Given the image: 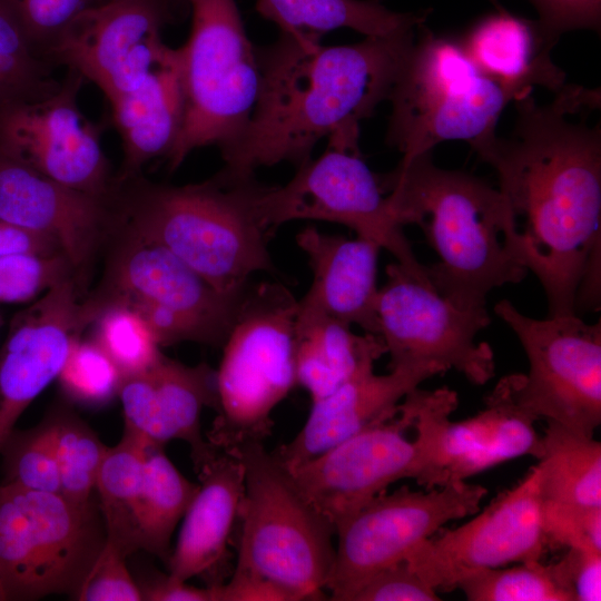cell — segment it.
I'll list each match as a JSON object with an SVG mask.
<instances>
[{
  "label": "cell",
  "mask_w": 601,
  "mask_h": 601,
  "mask_svg": "<svg viewBox=\"0 0 601 601\" xmlns=\"http://www.w3.org/2000/svg\"><path fill=\"white\" fill-rule=\"evenodd\" d=\"M600 89L564 85L551 102L515 100L509 138L487 161L496 171L515 258L541 283L549 315L599 308L601 124L571 120L600 107Z\"/></svg>",
  "instance_id": "obj_1"
},
{
  "label": "cell",
  "mask_w": 601,
  "mask_h": 601,
  "mask_svg": "<svg viewBox=\"0 0 601 601\" xmlns=\"http://www.w3.org/2000/svg\"><path fill=\"white\" fill-rule=\"evenodd\" d=\"M415 30L342 46L280 32L255 48L257 99L238 138L219 149L224 168L240 175L279 162L297 168L323 138H359L361 121L387 100Z\"/></svg>",
  "instance_id": "obj_2"
},
{
  "label": "cell",
  "mask_w": 601,
  "mask_h": 601,
  "mask_svg": "<svg viewBox=\"0 0 601 601\" xmlns=\"http://www.w3.org/2000/svg\"><path fill=\"white\" fill-rule=\"evenodd\" d=\"M377 176L396 221L420 226L437 254L426 275L452 303L486 308L490 292L526 276L509 244L506 204L499 188L436 166L432 151L401 158L392 171Z\"/></svg>",
  "instance_id": "obj_3"
},
{
  "label": "cell",
  "mask_w": 601,
  "mask_h": 601,
  "mask_svg": "<svg viewBox=\"0 0 601 601\" xmlns=\"http://www.w3.org/2000/svg\"><path fill=\"white\" fill-rule=\"evenodd\" d=\"M254 175L223 168L211 178L184 186L118 181L125 226L174 254L211 286L243 292L258 272L275 270L262 224Z\"/></svg>",
  "instance_id": "obj_4"
},
{
  "label": "cell",
  "mask_w": 601,
  "mask_h": 601,
  "mask_svg": "<svg viewBox=\"0 0 601 601\" xmlns=\"http://www.w3.org/2000/svg\"><path fill=\"white\" fill-rule=\"evenodd\" d=\"M417 30L387 98L386 144L408 159L461 140L487 162L511 95L477 69L459 39L435 35L425 23Z\"/></svg>",
  "instance_id": "obj_5"
},
{
  "label": "cell",
  "mask_w": 601,
  "mask_h": 601,
  "mask_svg": "<svg viewBox=\"0 0 601 601\" xmlns=\"http://www.w3.org/2000/svg\"><path fill=\"white\" fill-rule=\"evenodd\" d=\"M297 308L279 283L246 287L216 371L217 414L206 439L218 452L233 453L272 434V412L297 385Z\"/></svg>",
  "instance_id": "obj_6"
},
{
  "label": "cell",
  "mask_w": 601,
  "mask_h": 601,
  "mask_svg": "<svg viewBox=\"0 0 601 601\" xmlns=\"http://www.w3.org/2000/svg\"><path fill=\"white\" fill-rule=\"evenodd\" d=\"M244 466L237 570L272 580L297 599H325L334 559V526L299 491L264 442L233 452Z\"/></svg>",
  "instance_id": "obj_7"
},
{
  "label": "cell",
  "mask_w": 601,
  "mask_h": 601,
  "mask_svg": "<svg viewBox=\"0 0 601 601\" xmlns=\"http://www.w3.org/2000/svg\"><path fill=\"white\" fill-rule=\"evenodd\" d=\"M107 540L98 500L0 484V600L76 599Z\"/></svg>",
  "instance_id": "obj_8"
},
{
  "label": "cell",
  "mask_w": 601,
  "mask_h": 601,
  "mask_svg": "<svg viewBox=\"0 0 601 601\" xmlns=\"http://www.w3.org/2000/svg\"><path fill=\"white\" fill-rule=\"evenodd\" d=\"M191 28L178 48L184 120L168 156L177 169L195 149L233 142L246 127L258 93L256 50L236 0H187Z\"/></svg>",
  "instance_id": "obj_9"
},
{
  "label": "cell",
  "mask_w": 601,
  "mask_h": 601,
  "mask_svg": "<svg viewBox=\"0 0 601 601\" xmlns=\"http://www.w3.org/2000/svg\"><path fill=\"white\" fill-rule=\"evenodd\" d=\"M120 240L88 303L96 315L121 305L139 315L160 346L195 342L223 346L245 289L226 294L162 246L120 223ZM248 286V285H247Z\"/></svg>",
  "instance_id": "obj_10"
},
{
  "label": "cell",
  "mask_w": 601,
  "mask_h": 601,
  "mask_svg": "<svg viewBox=\"0 0 601 601\" xmlns=\"http://www.w3.org/2000/svg\"><path fill=\"white\" fill-rule=\"evenodd\" d=\"M518 374L503 376L484 397V408L452 422L457 393L447 386L433 391L416 387L402 405L416 435L414 480L427 489L466 481L495 465L523 455L540 459L539 420L519 402Z\"/></svg>",
  "instance_id": "obj_11"
},
{
  "label": "cell",
  "mask_w": 601,
  "mask_h": 601,
  "mask_svg": "<svg viewBox=\"0 0 601 601\" xmlns=\"http://www.w3.org/2000/svg\"><path fill=\"white\" fill-rule=\"evenodd\" d=\"M296 169L287 184H263L260 188L258 210L269 235L280 225L295 220L341 224L357 237L393 254L417 278L430 282L426 266L413 254L403 227L390 209L378 176L362 158L359 147L327 139V148L318 158Z\"/></svg>",
  "instance_id": "obj_12"
},
{
  "label": "cell",
  "mask_w": 601,
  "mask_h": 601,
  "mask_svg": "<svg viewBox=\"0 0 601 601\" xmlns=\"http://www.w3.org/2000/svg\"><path fill=\"white\" fill-rule=\"evenodd\" d=\"M494 313L519 338L529 373L518 374L521 405L538 418L593 437L601 423V324L578 314L529 317L502 299Z\"/></svg>",
  "instance_id": "obj_13"
},
{
  "label": "cell",
  "mask_w": 601,
  "mask_h": 601,
  "mask_svg": "<svg viewBox=\"0 0 601 601\" xmlns=\"http://www.w3.org/2000/svg\"><path fill=\"white\" fill-rule=\"evenodd\" d=\"M487 489L466 481L426 491L403 485L381 493L335 531L337 545L326 589L331 600L348 597L373 574L405 560L447 522L474 515Z\"/></svg>",
  "instance_id": "obj_14"
},
{
  "label": "cell",
  "mask_w": 601,
  "mask_h": 601,
  "mask_svg": "<svg viewBox=\"0 0 601 601\" xmlns=\"http://www.w3.org/2000/svg\"><path fill=\"white\" fill-rule=\"evenodd\" d=\"M386 277L378 288L376 312L378 336L391 367L453 368L475 385L494 377L492 347L476 341L477 333L491 323L486 308L459 307L397 262L387 265Z\"/></svg>",
  "instance_id": "obj_15"
},
{
  "label": "cell",
  "mask_w": 601,
  "mask_h": 601,
  "mask_svg": "<svg viewBox=\"0 0 601 601\" xmlns=\"http://www.w3.org/2000/svg\"><path fill=\"white\" fill-rule=\"evenodd\" d=\"M474 515L461 526H443L405 558L434 590L452 591L476 571L542 560L550 548L538 465Z\"/></svg>",
  "instance_id": "obj_16"
},
{
  "label": "cell",
  "mask_w": 601,
  "mask_h": 601,
  "mask_svg": "<svg viewBox=\"0 0 601 601\" xmlns=\"http://www.w3.org/2000/svg\"><path fill=\"white\" fill-rule=\"evenodd\" d=\"M83 78L68 69L51 95L0 110V154L65 186L99 196L117 190L102 127L79 108Z\"/></svg>",
  "instance_id": "obj_17"
},
{
  "label": "cell",
  "mask_w": 601,
  "mask_h": 601,
  "mask_svg": "<svg viewBox=\"0 0 601 601\" xmlns=\"http://www.w3.org/2000/svg\"><path fill=\"white\" fill-rule=\"evenodd\" d=\"M169 0H102L82 12L50 56L95 83L108 102L137 89L169 48L161 30Z\"/></svg>",
  "instance_id": "obj_18"
},
{
  "label": "cell",
  "mask_w": 601,
  "mask_h": 601,
  "mask_svg": "<svg viewBox=\"0 0 601 601\" xmlns=\"http://www.w3.org/2000/svg\"><path fill=\"white\" fill-rule=\"evenodd\" d=\"M410 427L412 418L400 403L394 414L287 471L336 531L391 484L414 477L416 450L406 437Z\"/></svg>",
  "instance_id": "obj_19"
},
{
  "label": "cell",
  "mask_w": 601,
  "mask_h": 601,
  "mask_svg": "<svg viewBox=\"0 0 601 601\" xmlns=\"http://www.w3.org/2000/svg\"><path fill=\"white\" fill-rule=\"evenodd\" d=\"M95 315L70 276L11 319L0 348V449L29 404L58 377Z\"/></svg>",
  "instance_id": "obj_20"
},
{
  "label": "cell",
  "mask_w": 601,
  "mask_h": 601,
  "mask_svg": "<svg viewBox=\"0 0 601 601\" xmlns=\"http://www.w3.org/2000/svg\"><path fill=\"white\" fill-rule=\"evenodd\" d=\"M0 218L52 238L78 274L121 223L117 191H81L0 154Z\"/></svg>",
  "instance_id": "obj_21"
},
{
  "label": "cell",
  "mask_w": 601,
  "mask_h": 601,
  "mask_svg": "<svg viewBox=\"0 0 601 601\" xmlns=\"http://www.w3.org/2000/svg\"><path fill=\"white\" fill-rule=\"evenodd\" d=\"M118 396L125 427L161 446L186 442L196 472L217 454L200 425L203 410L218 404L216 371L206 363L188 366L162 354L148 371L125 377Z\"/></svg>",
  "instance_id": "obj_22"
},
{
  "label": "cell",
  "mask_w": 601,
  "mask_h": 601,
  "mask_svg": "<svg viewBox=\"0 0 601 601\" xmlns=\"http://www.w3.org/2000/svg\"><path fill=\"white\" fill-rule=\"evenodd\" d=\"M444 373L435 365H396L387 374H376L374 365L366 366L329 395L312 402L300 431L273 453L286 469L307 462L394 414L410 392Z\"/></svg>",
  "instance_id": "obj_23"
},
{
  "label": "cell",
  "mask_w": 601,
  "mask_h": 601,
  "mask_svg": "<svg viewBox=\"0 0 601 601\" xmlns=\"http://www.w3.org/2000/svg\"><path fill=\"white\" fill-rule=\"evenodd\" d=\"M296 243L313 274L297 315L325 317L378 335L380 246L361 237L325 234L314 226L300 230Z\"/></svg>",
  "instance_id": "obj_24"
},
{
  "label": "cell",
  "mask_w": 601,
  "mask_h": 601,
  "mask_svg": "<svg viewBox=\"0 0 601 601\" xmlns=\"http://www.w3.org/2000/svg\"><path fill=\"white\" fill-rule=\"evenodd\" d=\"M198 491L184 514L168 575L179 581L205 577L225 582L224 569L244 496V466L233 453L217 452L197 472Z\"/></svg>",
  "instance_id": "obj_25"
},
{
  "label": "cell",
  "mask_w": 601,
  "mask_h": 601,
  "mask_svg": "<svg viewBox=\"0 0 601 601\" xmlns=\"http://www.w3.org/2000/svg\"><path fill=\"white\" fill-rule=\"evenodd\" d=\"M459 42L477 69L505 89L513 101L532 93L534 87L555 93L565 85V72L551 56L558 41L536 19L495 9L475 21Z\"/></svg>",
  "instance_id": "obj_26"
},
{
  "label": "cell",
  "mask_w": 601,
  "mask_h": 601,
  "mask_svg": "<svg viewBox=\"0 0 601 601\" xmlns=\"http://www.w3.org/2000/svg\"><path fill=\"white\" fill-rule=\"evenodd\" d=\"M109 106L124 151L116 180L139 176L144 165L155 158L167 159L184 120L179 49L169 48L137 89L116 98Z\"/></svg>",
  "instance_id": "obj_27"
},
{
  "label": "cell",
  "mask_w": 601,
  "mask_h": 601,
  "mask_svg": "<svg viewBox=\"0 0 601 601\" xmlns=\"http://www.w3.org/2000/svg\"><path fill=\"white\" fill-rule=\"evenodd\" d=\"M383 354L386 348L378 335H358L351 326L325 317L296 316V384L308 392L312 402L375 365Z\"/></svg>",
  "instance_id": "obj_28"
},
{
  "label": "cell",
  "mask_w": 601,
  "mask_h": 601,
  "mask_svg": "<svg viewBox=\"0 0 601 601\" xmlns=\"http://www.w3.org/2000/svg\"><path fill=\"white\" fill-rule=\"evenodd\" d=\"M255 9L280 32L321 38L348 28L365 35L387 36L425 23L430 10L397 12L377 0H256Z\"/></svg>",
  "instance_id": "obj_29"
},
{
  "label": "cell",
  "mask_w": 601,
  "mask_h": 601,
  "mask_svg": "<svg viewBox=\"0 0 601 601\" xmlns=\"http://www.w3.org/2000/svg\"><path fill=\"white\" fill-rule=\"evenodd\" d=\"M146 446V440L125 427L120 441L108 447L96 481L106 541L127 558L140 550L138 505Z\"/></svg>",
  "instance_id": "obj_30"
},
{
  "label": "cell",
  "mask_w": 601,
  "mask_h": 601,
  "mask_svg": "<svg viewBox=\"0 0 601 601\" xmlns=\"http://www.w3.org/2000/svg\"><path fill=\"white\" fill-rule=\"evenodd\" d=\"M538 460L545 502L601 508V444L546 421Z\"/></svg>",
  "instance_id": "obj_31"
},
{
  "label": "cell",
  "mask_w": 601,
  "mask_h": 601,
  "mask_svg": "<svg viewBox=\"0 0 601 601\" xmlns=\"http://www.w3.org/2000/svg\"><path fill=\"white\" fill-rule=\"evenodd\" d=\"M198 486L173 464L164 446L147 442L138 505L140 550L168 562L171 535Z\"/></svg>",
  "instance_id": "obj_32"
},
{
  "label": "cell",
  "mask_w": 601,
  "mask_h": 601,
  "mask_svg": "<svg viewBox=\"0 0 601 601\" xmlns=\"http://www.w3.org/2000/svg\"><path fill=\"white\" fill-rule=\"evenodd\" d=\"M456 589L469 601H575L568 552L553 563L528 561L476 571Z\"/></svg>",
  "instance_id": "obj_33"
},
{
  "label": "cell",
  "mask_w": 601,
  "mask_h": 601,
  "mask_svg": "<svg viewBox=\"0 0 601 601\" xmlns=\"http://www.w3.org/2000/svg\"><path fill=\"white\" fill-rule=\"evenodd\" d=\"M59 469L60 493L75 503L93 499L96 481L108 447L77 414L63 407L45 417Z\"/></svg>",
  "instance_id": "obj_34"
},
{
  "label": "cell",
  "mask_w": 601,
  "mask_h": 601,
  "mask_svg": "<svg viewBox=\"0 0 601 601\" xmlns=\"http://www.w3.org/2000/svg\"><path fill=\"white\" fill-rule=\"evenodd\" d=\"M37 56L0 3V110L51 95L61 80Z\"/></svg>",
  "instance_id": "obj_35"
},
{
  "label": "cell",
  "mask_w": 601,
  "mask_h": 601,
  "mask_svg": "<svg viewBox=\"0 0 601 601\" xmlns=\"http://www.w3.org/2000/svg\"><path fill=\"white\" fill-rule=\"evenodd\" d=\"M98 346L110 357L122 377L141 374L162 356L160 345L146 322L121 305L101 308L91 323Z\"/></svg>",
  "instance_id": "obj_36"
},
{
  "label": "cell",
  "mask_w": 601,
  "mask_h": 601,
  "mask_svg": "<svg viewBox=\"0 0 601 601\" xmlns=\"http://www.w3.org/2000/svg\"><path fill=\"white\" fill-rule=\"evenodd\" d=\"M0 455L4 473L2 483L60 493L59 469L46 418L31 428H14L2 444Z\"/></svg>",
  "instance_id": "obj_37"
},
{
  "label": "cell",
  "mask_w": 601,
  "mask_h": 601,
  "mask_svg": "<svg viewBox=\"0 0 601 601\" xmlns=\"http://www.w3.org/2000/svg\"><path fill=\"white\" fill-rule=\"evenodd\" d=\"M66 396L77 404L101 407L118 396L122 375L92 339L76 338L58 375Z\"/></svg>",
  "instance_id": "obj_38"
},
{
  "label": "cell",
  "mask_w": 601,
  "mask_h": 601,
  "mask_svg": "<svg viewBox=\"0 0 601 601\" xmlns=\"http://www.w3.org/2000/svg\"><path fill=\"white\" fill-rule=\"evenodd\" d=\"M101 1L0 0V3L33 52L51 63L50 56L71 23L87 9Z\"/></svg>",
  "instance_id": "obj_39"
},
{
  "label": "cell",
  "mask_w": 601,
  "mask_h": 601,
  "mask_svg": "<svg viewBox=\"0 0 601 601\" xmlns=\"http://www.w3.org/2000/svg\"><path fill=\"white\" fill-rule=\"evenodd\" d=\"M70 276L78 277L62 254L20 253L0 257V303L32 300Z\"/></svg>",
  "instance_id": "obj_40"
},
{
  "label": "cell",
  "mask_w": 601,
  "mask_h": 601,
  "mask_svg": "<svg viewBox=\"0 0 601 601\" xmlns=\"http://www.w3.org/2000/svg\"><path fill=\"white\" fill-rule=\"evenodd\" d=\"M549 546L601 551V508L543 501Z\"/></svg>",
  "instance_id": "obj_41"
},
{
  "label": "cell",
  "mask_w": 601,
  "mask_h": 601,
  "mask_svg": "<svg viewBox=\"0 0 601 601\" xmlns=\"http://www.w3.org/2000/svg\"><path fill=\"white\" fill-rule=\"evenodd\" d=\"M127 556L106 541L76 597L79 601H140L141 591L130 574Z\"/></svg>",
  "instance_id": "obj_42"
},
{
  "label": "cell",
  "mask_w": 601,
  "mask_h": 601,
  "mask_svg": "<svg viewBox=\"0 0 601 601\" xmlns=\"http://www.w3.org/2000/svg\"><path fill=\"white\" fill-rule=\"evenodd\" d=\"M441 600L408 564L394 563L362 583L347 601H437Z\"/></svg>",
  "instance_id": "obj_43"
},
{
  "label": "cell",
  "mask_w": 601,
  "mask_h": 601,
  "mask_svg": "<svg viewBox=\"0 0 601 601\" xmlns=\"http://www.w3.org/2000/svg\"><path fill=\"white\" fill-rule=\"evenodd\" d=\"M538 12L543 31L559 41L561 35L574 30L601 29V0H528Z\"/></svg>",
  "instance_id": "obj_44"
},
{
  "label": "cell",
  "mask_w": 601,
  "mask_h": 601,
  "mask_svg": "<svg viewBox=\"0 0 601 601\" xmlns=\"http://www.w3.org/2000/svg\"><path fill=\"white\" fill-rule=\"evenodd\" d=\"M211 587L216 601H297L290 591L278 583L237 569L228 581Z\"/></svg>",
  "instance_id": "obj_45"
},
{
  "label": "cell",
  "mask_w": 601,
  "mask_h": 601,
  "mask_svg": "<svg viewBox=\"0 0 601 601\" xmlns=\"http://www.w3.org/2000/svg\"><path fill=\"white\" fill-rule=\"evenodd\" d=\"M575 601L601 600V551L568 549Z\"/></svg>",
  "instance_id": "obj_46"
},
{
  "label": "cell",
  "mask_w": 601,
  "mask_h": 601,
  "mask_svg": "<svg viewBox=\"0 0 601 601\" xmlns=\"http://www.w3.org/2000/svg\"><path fill=\"white\" fill-rule=\"evenodd\" d=\"M20 253L62 254L52 238L0 218V257Z\"/></svg>",
  "instance_id": "obj_47"
},
{
  "label": "cell",
  "mask_w": 601,
  "mask_h": 601,
  "mask_svg": "<svg viewBox=\"0 0 601 601\" xmlns=\"http://www.w3.org/2000/svg\"><path fill=\"white\" fill-rule=\"evenodd\" d=\"M139 588L147 601H216L213 587L197 588L168 574L144 581Z\"/></svg>",
  "instance_id": "obj_48"
},
{
  "label": "cell",
  "mask_w": 601,
  "mask_h": 601,
  "mask_svg": "<svg viewBox=\"0 0 601 601\" xmlns=\"http://www.w3.org/2000/svg\"><path fill=\"white\" fill-rule=\"evenodd\" d=\"M377 1H382V0H377ZM495 9H503V7L501 6L500 1L499 0H489Z\"/></svg>",
  "instance_id": "obj_49"
},
{
  "label": "cell",
  "mask_w": 601,
  "mask_h": 601,
  "mask_svg": "<svg viewBox=\"0 0 601 601\" xmlns=\"http://www.w3.org/2000/svg\"><path fill=\"white\" fill-rule=\"evenodd\" d=\"M0 325H1V317H0Z\"/></svg>",
  "instance_id": "obj_50"
}]
</instances>
